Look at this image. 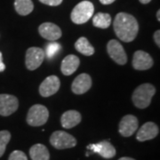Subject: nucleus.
<instances>
[{"label":"nucleus","mask_w":160,"mask_h":160,"mask_svg":"<svg viewBox=\"0 0 160 160\" xmlns=\"http://www.w3.org/2000/svg\"><path fill=\"white\" fill-rule=\"evenodd\" d=\"M61 82L57 76H50L44 80L39 86V93L43 97H49L56 93L60 88Z\"/></svg>","instance_id":"obj_10"},{"label":"nucleus","mask_w":160,"mask_h":160,"mask_svg":"<svg viewBox=\"0 0 160 160\" xmlns=\"http://www.w3.org/2000/svg\"><path fill=\"white\" fill-rule=\"evenodd\" d=\"M11 140V133L10 132L3 130L0 131V158L4 155L6 151V146Z\"/></svg>","instance_id":"obj_22"},{"label":"nucleus","mask_w":160,"mask_h":160,"mask_svg":"<svg viewBox=\"0 0 160 160\" xmlns=\"http://www.w3.org/2000/svg\"><path fill=\"white\" fill-rule=\"evenodd\" d=\"M92 86V78L88 74L82 73L78 75L73 81L71 90L76 94H83L89 91Z\"/></svg>","instance_id":"obj_14"},{"label":"nucleus","mask_w":160,"mask_h":160,"mask_svg":"<svg viewBox=\"0 0 160 160\" xmlns=\"http://www.w3.org/2000/svg\"><path fill=\"white\" fill-rule=\"evenodd\" d=\"M76 50L86 56H91L94 53V48L90 44V42L86 38H79L75 43Z\"/></svg>","instance_id":"obj_19"},{"label":"nucleus","mask_w":160,"mask_h":160,"mask_svg":"<svg viewBox=\"0 0 160 160\" xmlns=\"http://www.w3.org/2000/svg\"><path fill=\"white\" fill-rule=\"evenodd\" d=\"M113 26L117 37L126 43L135 39L139 31V25L136 19L126 12H119L117 14Z\"/></svg>","instance_id":"obj_1"},{"label":"nucleus","mask_w":160,"mask_h":160,"mask_svg":"<svg viewBox=\"0 0 160 160\" xmlns=\"http://www.w3.org/2000/svg\"><path fill=\"white\" fill-rule=\"evenodd\" d=\"M87 149H91L92 152L97 153L104 158H112L116 156V149L109 141H102L95 144H90Z\"/></svg>","instance_id":"obj_12"},{"label":"nucleus","mask_w":160,"mask_h":160,"mask_svg":"<svg viewBox=\"0 0 160 160\" xmlns=\"http://www.w3.org/2000/svg\"><path fill=\"white\" fill-rule=\"evenodd\" d=\"M38 32L42 38L50 41H55L62 37V29L52 22L42 23L38 28Z\"/></svg>","instance_id":"obj_13"},{"label":"nucleus","mask_w":160,"mask_h":160,"mask_svg":"<svg viewBox=\"0 0 160 160\" xmlns=\"http://www.w3.org/2000/svg\"><path fill=\"white\" fill-rule=\"evenodd\" d=\"M94 6L90 1H82L75 6L71 12V21L76 24H84L88 22L93 14Z\"/></svg>","instance_id":"obj_3"},{"label":"nucleus","mask_w":160,"mask_h":160,"mask_svg":"<svg viewBox=\"0 0 160 160\" xmlns=\"http://www.w3.org/2000/svg\"><path fill=\"white\" fill-rule=\"evenodd\" d=\"M6 69V65L3 62V58H2V52H0V72H3Z\"/></svg>","instance_id":"obj_27"},{"label":"nucleus","mask_w":160,"mask_h":160,"mask_svg":"<svg viewBox=\"0 0 160 160\" xmlns=\"http://www.w3.org/2000/svg\"><path fill=\"white\" fill-rule=\"evenodd\" d=\"M107 51L109 57L116 63L119 65H125L127 62L126 51L118 40L112 39L109 41L107 45Z\"/></svg>","instance_id":"obj_7"},{"label":"nucleus","mask_w":160,"mask_h":160,"mask_svg":"<svg viewBox=\"0 0 160 160\" xmlns=\"http://www.w3.org/2000/svg\"><path fill=\"white\" fill-rule=\"evenodd\" d=\"M80 64V61L78 56L74 54H69L64 58L62 62L61 70L63 75L69 76L72 75L78 69Z\"/></svg>","instance_id":"obj_16"},{"label":"nucleus","mask_w":160,"mask_h":160,"mask_svg":"<svg viewBox=\"0 0 160 160\" xmlns=\"http://www.w3.org/2000/svg\"><path fill=\"white\" fill-rule=\"evenodd\" d=\"M51 145L57 149L73 148L77 145V140L74 136L63 131L53 132L50 137Z\"/></svg>","instance_id":"obj_5"},{"label":"nucleus","mask_w":160,"mask_h":160,"mask_svg":"<svg viewBox=\"0 0 160 160\" xmlns=\"http://www.w3.org/2000/svg\"><path fill=\"white\" fill-rule=\"evenodd\" d=\"M159 37H160V31L159 30H157V31L154 33V40H155V43L157 44V46H158V47H160Z\"/></svg>","instance_id":"obj_26"},{"label":"nucleus","mask_w":160,"mask_h":160,"mask_svg":"<svg viewBox=\"0 0 160 160\" xmlns=\"http://www.w3.org/2000/svg\"><path fill=\"white\" fill-rule=\"evenodd\" d=\"M142 4H144V5H146V4H149V2L151 1V0H139Z\"/></svg>","instance_id":"obj_29"},{"label":"nucleus","mask_w":160,"mask_h":160,"mask_svg":"<svg viewBox=\"0 0 160 160\" xmlns=\"http://www.w3.org/2000/svg\"><path fill=\"white\" fill-rule=\"evenodd\" d=\"M8 160H28V158L23 151L14 150L10 154Z\"/></svg>","instance_id":"obj_24"},{"label":"nucleus","mask_w":160,"mask_h":160,"mask_svg":"<svg viewBox=\"0 0 160 160\" xmlns=\"http://www.w3.org/2000/svg\"><path fill=\"white\" fill-rule=\"evenodd\" d=\"M29 156L32 160H49L50 153L45 145L35 144L29 149Z\"/></svg>","instance_id":"obj_18"},{"label":"nucleus","mask_w":160,"mask_h":160,"mask_svg":"<svg viewBox=\"0 0 160 160\" xmlns=\"http://www.w3.org/2000/svg\"><path fill=\"white\" fill-rule=\"evenodd\" d=\"M157 18H158V21L159 22L160 21V11L159 10H158V12H157Z\"/></svg>","instance_id":"obj_31"},{"label":"nucleus","mask_w":160,"mask_h":160,"mask_svg":"<svg viewBox=\"0 0 160 160\" xmlns=\"http://www.w3.org/2000/svg\"><path fill=\"white\" fill-rule=\"evenodd\" d=\"M81 122V114L77 110H68L61 118L62 126L66 129L73 128Z\"/></svg>","instance_id":"obj_17"},{"label":"nucleus","mask_w":160,"mask_h":160,"mask_svg":"<svg viewBox=\"0 0 160 160\" xmlns=\"http://www.w3.org/2000/svg\"><path fill=\"white\" fill-rule=\"evenodd\" d=\"M49 118V111L46 107L41 104L33 105L27 115V123L31 126H41L45 125Z\"/></svg>","instance_id":"obj_4"},{"label":"nucleus","mask_w":160,"mask_h":160,"mask_svg":"<svg viewBox=\"0 0 160 160\" xmlns=\"http://www.w3.org/2000/svg\"><path fill=\"white\" fill-rule=\"evenodd\" d=\"M19 101L15 96L10 94H0V115L8 117L17 110Z\"/></svg>","instance_id":"obj_8"},{"label":"nucleus","mask_w":160,"mask_h":160,"mask_svg":"<svg viewBox=\"0 0 160 160\" xmlns=\"http://www.w3.org/2000/svg\"><path fill=\"white\" fill-rule=\"evenodd\" d=\"M61 49V46L60 44H58L56 42H52V43H50L46 46V53L47 58L51 59L52 58L56 53H58V52L60 51Z\"/></svg>","instance_id":"obj_23"},{"label":"nucleus","mask_w":160,"mask_h":160,"mask_svg":"<svg viewBox=\"0 0 160 160\" xmlns=\"http://www.w3.org/2000/svg\"><path fill=\"white\" fill-rule=\"evenodd\" d=\"M153 59L146 52L136 51L132 56V67L137 70H147L153 66Z\"/></svg>","instance_id":"obj_11"},{"label":"nucleus","mask_w":160,"mask_h":160,"mask_svg":"<svg viewBox=\"0 0 160 160\" xmlns=\"http://www.w3.org/2000/svg\"><path fill=\"white\" fill-rule=\"evenodd\" d=\"M116 0H100V2L102 4V5H110L112 3H114Z\"/></svg>","instance_id":"obj_28"},{"label":"nucleus","mask_w":160,"mask_h":160,"mask_svg":"<svg viewBox=\"0 0 160 160\" xmlns=\"http://www.w3.org/2000/svg\"><path fill=\"white\" fill-rule=\"evenodd\" d=\"M118 160H135L133 159V158H127V157H124V158H121Z\"/></svg>","instance_id":"obj_30"},{"label":"nucleus","mask_w":160,"mask_h":160,"mask_svg":"<svg viewBox=\"0 0 160 160\" xmlns=\"http://www.w3.org/2000/svg\"><path fill=\"white\" fill-rule=\"evenodd\" d=\"M155 93L156 88L154 86L151 84H142L132 92V102L139 109H145L149 106Z\"/></svg>","instance_id":"obj_2"},{"label":"nucleus","mask_w":160,"mask_h":160,"mask_svg":"<svg viewBox=\"0 0 160 160\" xmlns=\"http://www.w3.org/2000/svg\"><path fill=\"white\" fill-rule=\"evenodd\" d=\"M41 3L51 6H57L62 3V0H39Z\"/></svg>","instance_id":"obj_25"},{"label":"nucleus","mask_w":160,"mask_h":160,"mask_svg":"<svg viewBox=\"0 0 160 160\" xmlns=\"http://www.w3.org/2000/svg\"><path fill=\"white\" fill-rule=\"evenodd\" d=\"M92 24L96 28L107 29L111 24V16L109 13L98 12L92 17Z\"/></svg>","instance_id":"obj_21"},{"label":"nucleus","mask_w":160,"mask_h":160,"mask_svg":"<svg viewBox=\"0 0 160 160\" xmlns=\"http://www.w3.org/2000/svg\"><path fill=\"white\" fill-rule=\"evenodd\" d=\"M138 125L139 122L136 117L133 115H126L120 121L119 133L124 137H130L138 129Z\"/></svg>","instance_id":"obj_9"},{"label":"nucleus","mask_w":160,"mask_h":160,"mask_svg":"<svg viewBox=\"0 0 160 160\" xmlns=\"http://www.w3.org/2000/svg\"><path fill=\"white\" fill-rule=\"evenodd\" d=\"M45 59V52L39 47H30L26 52L25 63L29 70H35L42 64Z\"/></svg>","instance_id":"obj_6"},{"label":"nucleus","mask_w":160,"mask_h":160,"mask_svg":"<svg viewBox=\"0 0 160 160\" xmlns=\"http://www.w3.org/2000/svg\"><path fill=\"white\" fill-rule=\"evenodd\" d=\"M158 132H159L158 126L153 122H147L139 129L136 139L139 142L149 141L157 137Z\"/></svg>","instance_id":"obj_15"},{"label":"nucleus","mask_w":160,"mask_h":160,"mask_svg":"<svg viewBox=\"0 0 160 160\" xmlns=\"http://www.w3.org/2000/svg\"><path fill=\"white\" fill-rule=\"evenodd\" d=\"M14 8L20 15H28L34 9V5L31 0H15Z\"/></svg>","instance_id":"obj_20"}]
</instances>
